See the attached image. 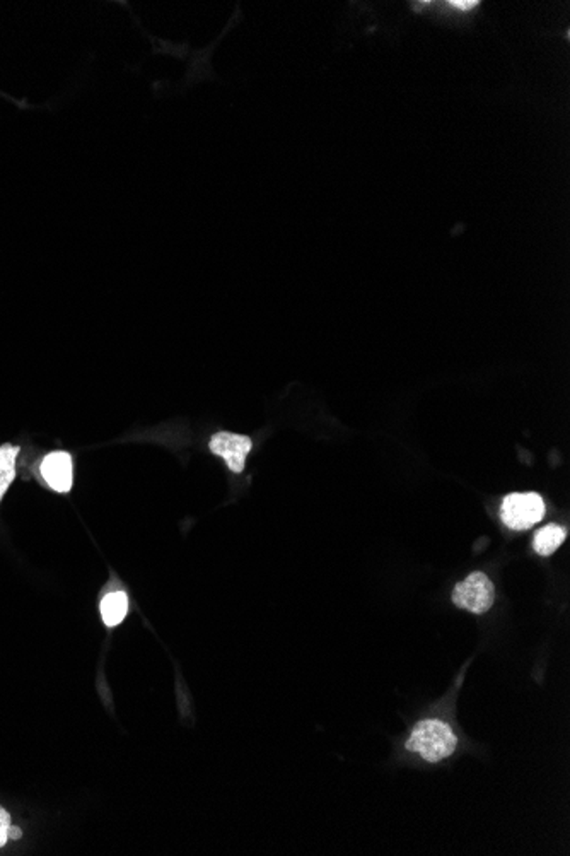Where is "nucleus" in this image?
<instances>
[{
  "label": "nucleus",
  "instance_id": "f257e3e1",
  "mask_svg": "<svg viewBox=\"0 0 570 856\" xmlns=\"http://www.w3.org/2000/svg\"><path fill=\"white\" fill-rule=\"evenodd\" d=\"M457 737L446 721L429 718L418 721L407 740V749L427 762H439L457 751Z\"/></svg>",
  "mask_w": 570,
  "mask_h": 856
},
{
  "label": "nucleus",
  "instance_id": "9d476101",
  "mask_svg": "<svg viewBox=\"0 0 570 856\" xmlns=\"http://www.w3.org/2000/svg\"><path fill=\"white\" fill-rule=\"evenodd\" d=\"M21 836H22V831H21L20 827H16V826H11V827H9V839H14V841H16V839H21Z\"/></svg>",
  "mask_w": 570,
  "mask_h": 856
},
{
  "label": "nucleus",
  "instance_id": "0eeeda50",
  "mask_svg": "<svg viewBox=\"0 0 570 856\" xmlns=\"http://www.w3.org/2000/svg\"><path fill=\"white\" fill-rule=\"evenodd\" d=\"M566 528L560 525H547L534 535V550L540 556H551L566 541Z\"/></svg>",
  "mask_w": 570,
  "mask_h": 856
},
{
  "label": "nucleus",
  "instance_id": "7ed1b4c3",
  "mask_svg": "<svg viewBox=\"0 0 570 856\" xmlns=\"http://www.w3.org/2000/svg\"><path fill=\"white\" fill-rule=\"evenodd\" d=\"M495 588L492 580L476 571L455 586L453 602L472 614H485L494 605Z\"/></svg>",
  "mask_w": 570,
  "mask_h": 856
},
{
  "label": "nucleus",
  "instance_id": "39448f33",
  "mask_svg": "<svg viewBox=\"0 0 570 856\" xmlns=\"http://www.w3.org/2000/svg\"><path fill=\"white\" fill-rule=\"evenodd\" d=\"M45 483L57 492L72 489V457L67 451H54L46 455L39 466Z\"/></svg>",
  "mask_w": 570,
  "mask_h": 856
},
{
  "label": "nucleus",
  "instance_id": "1a4fd4ad",
  "mask_svg": "<svg viewBox=\"0 0 570 856\" xmlns=\"http://www.w3.org/2000/svg\"><path fill=\"white\" fill-rule=\"evenodd\" d=\"M11 816L9 812L0 807V848L9 841V827H11Z\"/></svg>",
  "mask_w": 570,
  "mask_h": 856
},
{
  "label": "nucleus",
  "instance_id": "f03ea898",
  "mask_svg": "<svg viewBox=\"0 0 570 856\" xmlns=\"http://www.w3.org/2000/svg\"><path fill=\"white\" fill-rule=\"evenodd\" d=\"M502 522L513 530H528L545 516L543 498L536 492L509 494L500 508Z\"/></svg>",
  "mask_w": 570,
  "mask_h": 856
},
{
  "label": "nucleus",
  "instance_id": "6e6552de",
  "mask_svg": "<svg viewBox=\"0 0 570 856\" xmlns=\"http://www.w3.org/2000/svg\"><path fill=\"white\" fill-rule=\"evenodd\" d=\"M21 448L16 445H2L0 447V501L5 496L7 489L16 479V460Z\"/></svg>",
  "mask_w": 570,
  "mask_h": 856
},
{
  "label": "nucleus",
  "instance_id": "20e7f679",
  "mask_svg": "<svg viewBox=\"0 0 570 856\" xmlns=\"http://www.w3.org/2000/svg\"><path fill=\"white\" fill-rule=\"evenodd\" d=\"M209 447L214 455L222 457L226 460L228 467L232 472L239 474L245 468L247 453L251 449V440L247 436L221 431L212 436Z\"/></svg>",
  "mask_w": 570,
  "mask_h": 856
},
{
  "label": "nucleus",
  "instance_id": "423d86ee",
  "mask_svg": "<svg viewBox=\"0 0 570 856\" xmlns=\"http://www.w3.org/2000/svg\"><path fill=\"white\" fill-rule=\"evenodd\" d=\"M129 610V599L123 592L108 593L101 602V617L106 625L113 627L125 619Z\"/></svg>",
  "mask_w": 570,
  "mask_h": 856
}]
</instances>
